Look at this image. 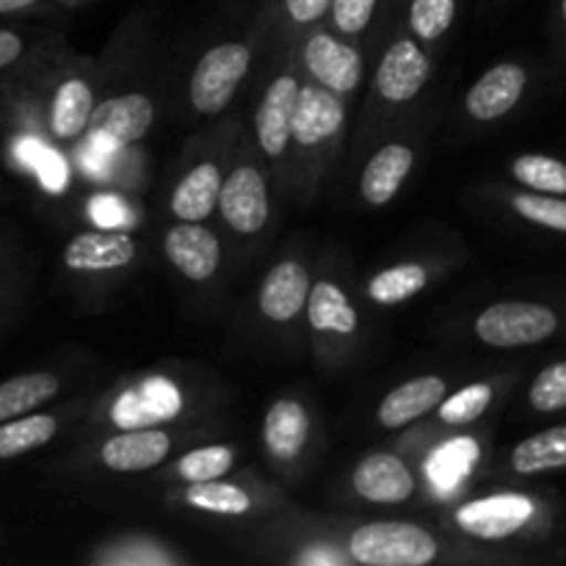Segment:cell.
<instances>
[{
  "label": "cell",
  "instance_id": "obj_14",
  "mask_svg": "<svg viewBox=\"0 0 566 566\" xmlns=\"http://www.w3.org/2000/svg\"><path fill=\"white\" fill-rule=\"evenodd\" d=\"M307 70L332 92H354L363 77V59L354 48L340 44L329 33H315L304 48Z\"/></svg>",
  "mask_w": 566,
  "mask_h": 566
},
{
  "label": "cell",
  "instance_id": "obj_12",
  "mask_svg": "<svg viewBox=\"0 0 566 566\" xmlns=\"http://www.w3.org/2000/svg\"><path fill=\"white\" fill-rule=\"evenodd\" d=\"M298 83L291 75H280L265 92L263 103L258 108V142L265 155L276 158L285 153L287 142L293 138V114H296V99H298Z\"/></svg>",
  "mask_w": 566,
  "mask_h": 566
},
{
  "label": "cell",
  "instance_id": "obj_19",
  "mask_svg": "<svg viewBox=\"0 0 566 566\" xmlns=\"http://www.w3.org/2000/svg\"><path fill=\"white\" fill-rule=\"evenodd\" d=\"M412 164L415 153L407 144H387V147H381L363 171L365 202L376 205V208L392 202L396 193L401 191L407 175L412 171Z\"/></svg>",
  "mask_w": 566,
  "mask_h": 566
},
{
  "label": "cell",
  "instance_id": "obj_30",
  "mask_svg": "<svg viewBox=\"0 0 566 566\" xmlns=\"http://www.w3.org/2000/svg\"><path fill=\"white\" fill-rule=\"evenodd\" d=\"M17 158L36 171V177L50 193H61L66 188L70 171H66V160L55 149L44 147L36 138H22V142H17Z\"/></svg>",
  "mask_w": 566,
  "mask_h": 566
},
{
  "label": "cell",
  "instance_id": "obj_42",
  "mask_svg": "<svg viewBox=\"0 0 566 566\" xmlns=\"http://www.w3.org/2000/svg\"><path fill=\"white\" fill-rule=\"evenodd\" d=\"M562 20H564V25H566V0H562Z\"/></svg>",
  "mask_w": 566,
  "mask_h": 566
},
{
  "label": "cell",
  "instance_id": "obj_32",
  "mask_svg": "<svg viewBox=\"0 0 566 566\" xmlns=\"http://www.w3.org/2000/svg\"><path fill=\"white\" fill-rule=\"evenodd\" d=\"M232 451L227 446H208V448H197V451L186 453L177 464V473L180 479H186L188 484H197V481H213L221 479L232 470Z\"/></svg>",
  "mask_w": 566,
  "mask_h": 566
},
{
  "label": "cell",
  "instance_id": "obj_18",
  "mask_svg": "<svg viewBox=\"0 0 566 566\" xmlns=\"http://www.w3.org/2000/svg\"><path fill=\"white\" fill-rule=\"evenodd\" d=\"M446 381L440 376H420V379L403 381L396 390L387 392L379 407V423L385 429H401L412 420L423 418L434 407H440L446 398Z\"/></svg>",
  "mask_w": 566,
  "mask_h": 566
},
{
  "label": "cell",
  "instance_id": "obj_37",
  "mask_svg": "<svg viewBox=\"0 0 566 566\" xmlns=\"http://www.w3.org/2000/svg\"><path fill=\"white\" fill-rule=\"evenodd\" d=\"M379 0H332V20L343 33H359L368 28Z\"/></svg>",
  "mask_w": 566,
  "mask_h": 566
},
{
  "label": "cell",
  "instance_id": "obj_31",
  "mask_svg": "<svg viewBox=\"0 0 566 566\" xmlns=\"http://www.w3.org/2000/svg\"><path fill=\"white\" fill-rule=\"evenodd\" d=\"M475 457H479V448L473 440H453L448 442L442 451L434 453V459L429 462V475L434 481V486L440 490H453L459 481L468 475V470L473 468Z\"/></svg>",
  "mask_w": 566,
  "mask_h": 566
},
{
  "label": "cell",
  "instance_id": "obj_29",
  "mask_svg": "<svg viewBox=\"0 0 566 566\" xmlns=\"http://www.w3.org/2000/svg\"><path fill=\"white\" fill-rule=\"evenodd\" d=\"M186 501L191 506L205 509V512L230 514V517L247 514L252 509V501H249L247 492L232 484H221V481H197V484L188 486Z\"/></svg>",
  "mask_w": 566,
  "mask_h": 566
},
{
  "label": "cell",
  "instance_id": "obj_26",
  "mask_svg": "<svg viewBox=\"0 0 566 566\" xmlns=\"http://www.w3.org/2000/svg\"><path fill=\"white\" fill-rule=\"evenodd\" d=\"M55 418L50 415H28V418H14L6 420L0 426V459H14L22 453L33 451V448L48 446L55 437Z\"/></svg>",
  "mask_w": 566,
  "mask_h": 566
},
{
  "label": "cell",
  "instance_id": "obj_17",
  "mask_svg": "<svg viewBox=\"0 0 566 566\" xmlns=\"http://www.w3.org/2000/svg\"><path fill=\"white\" fill-rule=\"evenodd\" d=\"M343 116H346V108L335 94L313 86L302 88L296 99V114H293V138L302 147H315L340 130Z\"/></svg>",
  "mask_w": 566,
  "mask_h": 566
},
{
  "label": "cell",
  "instance_id": "obj_23",
  "mask_svg": "<svg viewBox=\"0 0 566 566\" xmlns=\"http://www.w3.org/2000/svg\"><path fill=\"white\" fill-rule=\"evenodd\" d=\"M310 324L318 332L352 335L357 329V310L346 298V293L332 282H315L307 298Z\"/></svg>",
  "mask_w": 566,
  "mask_h": 566
},
{
  "label": "cell",
  "instance_id": "obj_36",
  "mask_svg": "<svg viewBox=\"0 0 566 566\" xmlns=\"http://www.w3.org/2000/svg\"><path fill=\"white\" fill-rule=\"evenodd\" d=\"M492 401L490 385H470L462 392L440 403V418L448 426H464L479 420Z\"/></svg>",
  "mask_w": 566,
  "mask_h": 566
},
{
  "label": "cell",
  "instance_id": "obj_8",
  "mask_svg": "<svg viewBox=\"0 0 566 566\" xmlns=\"http://www.w3.org/2000/svg\"><path fill=\"white\" fill-rule=\"evenodd\" d=\"M525 83H528V72L520 64H497L490 72L475 81V86L468 92V105L470 116L479 122H492L506 116L514 105L520 103L525 92Z\"/></svg>",
  "mask_w": 566,
  "mask_h": 566
},
{
  "label": "cell",
  "instance_id": "obj_7",
  "mask_svg": "<svg viewBox=\"0 0 566 566\" xmlns=\"http://www.w3.org/2000/svg\"><path fill=\"white\" fill-rule=\"evenodd\" d=\"M431 64L423 50L409 39L390 44V50L381 59L379 72H376V88L390 103H407L418 97L420 88L429 81Z\"/></svg>",
  "mask_w": 566,
  "mask_h": 566
},
{
  "label": "cell",
  "instance_id": "obj_22",
  "mask_svg": "<svg viewBox=\"0 0 566 566\" xmlns=\"http://www.w3.org/2000/svg\"><path fill=\"white\" fill-rule=\"evenodd\" d=\"M566 468V426L539 431L512 451V470L520 475L553 473Z\"/></svg>",
  "mask_w": 566,
  "mask_h": 566
},
{
  "label": "cell",
  "instance_id": "obj_20",
  "mask_svg": "<svg viewBox=\"0 0 566 566\" xmlns=\"http://www.w3.org/2000/svg\"><path fill=\"white\" fill-rule=\"evenodd\" d=\"M221 180L219 169L213 164H199L177 182L175 193H171V213L182 221H202L213 213L221 197Z\"/></svg>",
  "mask_w": 566,
  "mask_h": 566
},
{
  "label": "cell",
  "instance_id": "obj_13",
  "mask_svg": "<svg viewBox=\"0 0 566 566\" xmlns=\"http://www.w3.org/2000/svg\"><path fill=\"white\" fill-rule=\"evenodd\" d=\"M180 392L164 379L144 381L138 390H127L114 407V423L119 429H149L155 423L177 418Z\"/></svg>",
  "mask_w": 566,
  "mask_h": 566
},
{
  "label": "cell",
  "instance_id": "obj_5",
  "mask_svg": "<svg viewBox=\"0 0 566 566\" xmlns=\"http://www.w3.org/2000/svg\"><path fill=\"white\" fill-rule=\"evenodd\" d=\"M221 216L241 235H254L269 219V188L252 166H238L221 186Z\"/></svg>",
  "mask_w": 566,
  "mask_h": 566
},
{
  "label": "cell",
  "instance_id": "obj_28",
  "mask_svg": "<svg viewBox=\"0 0 566 566\" xmlns=\"http://www.w3.org/2000/svg\"><path fill=\"white\" fill-rule=\"evenodd\" d=\"M514 177L525 188L539 193L566 197V164L551 155H520L512 166Z\"/></svg>",
  "mask_w": 566,
  "mask_h": 566
},
{
  "label": "cell",
  "instance_id": "obj_38",
  "mask_svg": "<svg viewBox=\"0 0 566 566\" xmlns=\"http://www.w3.org/2000/svg\"><path fill=\"white\" fill-rule=\"evenodd\" d=\"M92 219L97 221L99 227H119L125 224L127 216L125 208H122L114 197H97L92 202Z\"/></svg>",
  "mask_w": 566,
  "mask_h": 566
},
{
  "label": "cell",
  "instance_id": "obj_11",
  "mask_svg": "<svg viewBox=\"0 0 566 566\" xmlns=\"http://www.w3.org/2000/svg\"><path fill=\"white\" fill-rule=\"evenodd\" d=\"M352 484L359 497L370 503H403L412 497L415 479L407 464L392 453H370L357 464L352 475Z\"/></svg>",
  "mask_w": 566,
  "mask_h": 566
},
{
  "label": "cell",
  "instance_id": "obj_33",
  "mask_svg": "<svg viewBox=\"0 0 566 566\" xmlns=\"http://www.w3.org/2000/svg\"><path fill=\"white\" fill-rule=\"evenodd\" d=\"M453 17H457V0H412L409 28L423 42H434L453 25Z\"/></svg>",
  "mask_w": 566,
  "mask_h": 566
},
{
  "label": "cell",
  "instance_id": "obj_4",
  "mask_svg": "<svg viewBox=\"0 0 566 566\" xmlns=\"http://www.w3.org/2000/svg\"><path fill=\"white\" fill-rule=\"evenodd\" d=\"M536 517V503L528 495H492L459 509L457 523L479 539H506Z\"/></svg>",
  "mask_w": 566,
  "mask_h": 566
},
{
  "label": "cell",
  "instance_id": "obj_6",
  "mask_svg": "<svg viewBox=\"0 0 566 566\" xmlns=\"http://www.w3.org/2000/svg\"><path fill=\"white\" fill-rule=\"evenodd\" d=\"M166 258L171 260L180 274H186L188 280L202 282L219 271L221 263V247L219 238L210 230L199 227V221H182V224L171 227L166 232Z\"/></svg>",
  "mask_w": 566,
  "mask_h": 566
},
{
  "label": "cell",
  "instance_id": "obj_41",
  "mask_svg": "<svg viewBox=\"0 0 566 566\" xmlns=\"http://www.w3.org/2000/svg\"><path fill=\"white\" fill-rule=\"evenodd\" d=\"M36 0H0V14H9V11H20L33 6Z\"/></svg>",
  "mask_w": 566,
  "mask_h": 566
},
{
  "label": "cell",
  "instance_id": "obj_25",
  "mask_svg": "<svg viewBox=\"0 0 566 566\" xmlns=\"http://www.w3.org/2000/svg\"><path fill=\"white\" fill-rule=\"evenodd\" d=\"M59 390L61 381L53 374H28L3 381L0 385V423L33 412L44 401H50Z\"/></svg>",
  "mask_w": 566,
  "mask_h": 566
},
{
  "label": "cell",
  "instance_id": "obj_9",
  "mask_svg": "<svg viewBox=\"0 0 566 566\" xmlns=\"http://www.w3.org/2000/svg\"><path fill=\"white\" fill-rule=\"evenodd\" d=\"M153 119V99L144 97V94H119V97L105 99L103 105L94 108L88 127H92V133L116 144V147H125V144L147 136Z\"/></svg>",
  "mask_w": 566,
  "mask_h": 566
},
{
  "label": "cell",
  "instance_id": "obj_3",
  "mask_svg": "<svg viewBox=\"0 0 566 566\" xmlns=\"http://www.w3.org/2000/svg\"><path fill=\"white\" fill-rule=\"evenodd\" d=\"M252 53L247 44L227 42L208 50L191 75V103L199 114H219L247 77Z\"/></svg>",
  "mask_w": 566,
  "mask_h": 566
},
{
  "label": "cell",
  "instance_id": "obj_10",
  "mask_svg": "<svg viewBox=\"0 0 566 566\" xmlns=\"http://www.w3.org/2000/svg\"><path fill=\"white\" fill-rule=\"evenodd\" d=\"M136 258V241L116 227L97 232H81L64 249V263L72 271H111L130 265Z\"/></svg>",
  "mask_w": 566,
  "mask_h": 566
},
{
  "label": "cell",
  "instance_id": "obj_24",
  "mask_svg": "<svg viewBox=\"0 0 566 566\" xmlns=\"http://www.w3.org/2000/svg\"><path fill=\"white\" fill-rule=\"evenodd\" d=\"M94 114V94L86 86V81H64L55 92L53 114H50V125L59 138H75L86 130Z\"/></svg>",
  "mask_w": 566,
  "mask_h": 566
},
{
  "label": "cell",
  "instance_id": "obj_34",
  "mask_svg": "<svg viewBox=\"0 0 566 566\" xmlns=\"http://www.w3.org/2000/svg\"><path fill=\"white\" fill-rule=\"evenodd\" d=\"M512 205L525 221H534V224L564 232L566 235V199L564 197H556V193H517V197L512 199Z\"/></svg>",
  "mask_w": 566,
  "mask_h": 566
},
{
  "label": "cell",
  "instance_id": "obj_16",
  "mask_svg": "<svg viewBox=\"0 0 566 566\" xmlns=\"http://www.w3.org/2000/svg\"><path fill=\"white\" fill-rule=\"evenodd\" d=\"M171 440L166 431L155 429H127V434L111 437L103 446V462L116 473H142L153 470L169 457Z\"/></svg>",
  "mask_w": 566,
  "mask_h": 566
},
{
  "label": "cell",
  "instance_id": "obj_27",
  "mask_svg": "<svg viewBox=\"0 0 566 566\" xmlns=\"http://www.w3.org/2000/svg\"><path fill=\"white\" fill-rule=\"evenodd\" d=\"M426 274L423 265L418 263H403L396 269H387L381 274H376L368 285V296L379 304H401L407 298L418 296L426 287Z\"/></svg>",
  "mask_w": 566,
  "mask_h": 566
},
{
  "label": "cell",
  "instance_id": "obj_1",
  "mask_svg": "<svg viewBox=\"0 0 566 566\" xmlns=\"http://www.w3.org/2000/svg\"><path fill=\"white\" fill-rule=\"evenodd\" d=\"M352 558L365 566H423L437 558V539L412 523H370L354 531Z\"/></svg>",
  "mask_w": 566,
  "mask_h": 566
},
{
  "label": "cell",
  "instance_id": "obj_40",
  "mask_svg": "<svg viewBox=\"0 0 566 566\" xmlns=\"http://www.w3.org/2000/svg\"><path fill=\"white\" fill-rule=\"evenodd\" d=\"M22 55V39L11 31H0V70L14 64Z\"/></svg>",
  "mask_w": 566,
  "mask_h": 566
},
{
  "label": "cell",
  "instance_id": "obj_15",
  "mask_svg": "<svg viewBox=\"0 0 566 566\" xmlns=\"http://www.w3.org/2000/svg\"><path fill=\"white\" fill-rule=\"evenodd\" d=\"M310 287L313 285H310V274L304 271V265L296 260H285L269 271L263 287H260L258 304L265 318L285 324L302 313L310 298Z\"/></svg>",
  "mask_w": 566,
  "mask_h": 566
},
{
  "label": "cell",
  "instance_id": "obj_35",
  "mask_svg": "<svg viewBox=\"0 0 566 566\" xmlns=\"http://www.w3.org/2000/svg\"><path fill=\"white\" fill-rule=\"evenodd\" d=\"M528 401L536 412L553 415L566 409V359L542 370L528 390Z\"/></svg>",
  "mask_w": 566,
  "mask_h": 566
},
{
  "label": "cell",
  "instance_id": "obj_2",
  "mask_svg": "<svg viewBox=\"0 0 566 566\" xmlns=\"http://www.w3.org/2000/svg\"><path fill=\"white\" fill-rule=\"evenodd\" d=\"M558 313L536 302H501L486 307L475 321V332L486 346L523 348L551 340L558 332Z\"/></svg>",
  "mask_w": 566,
  "mask_h": 566
},
{
  "label": "cell",
  "instance_id": "obj_39",
  "mask_svg": "<svg viewBox=\"0 0 566 566\" xmlns=\"http://www.w3.org/2000/svg\"><path fill=\"white\" fill-rule=\"evenodd\" d=\"M329 6L332 0H285L287 14H291L296 22H302V25L321 20Z\"/></svg>",
  "mask_w": 566,
  "mask_h": 566
},
{
  "label": "cell",
  "instance_id": "obj_21",
  "mask_svg": "<svg viewBox=\"0 0 566 566\" xmlns=\"http://www.w3.org/2000/svg\"><path fill=\"white\" fill-rule=\"evenodd\" d=\"M310 434V418L307 409L298 401H276L274 407L265 415L263 426V440L269 446V451L274 453L276 459H296L302 453V448L307 446Z\"/></svg>",
  "mask_w": 566,
  "mask_h": 566
}]
</instances>
